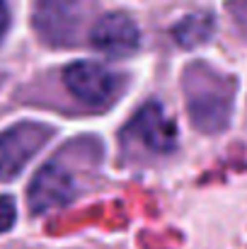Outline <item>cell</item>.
Wrapping results in <instances>:
<instances>
[{
    "instance_id": "6da1fadb",
    "label": "cell",
    "mask_w": 247,
    "mask_h": 249,
    "mask_svg": "<svg viewBox=\"0 0 247 249\" xmlns=\"http://www.w3.org/2000/svg\"><path fill=\"white\" fill-rule=\"evenodd\" d=\"M182 89L189 121L206 136L223 133L230 126L238 80L211 63L194 61L182 73Z\"/></svg>"
},
{
    "instance_id": "7a4b0ae2",
    "label": "cell",
    "mask_w": 247,
    "mask_h": 249,
    "mask_svg": "<svg viewBox=\"0 0 247 249\" xmlns=\"http://www.w3.org/2000/svg\"><path fill=\"white\" fill-rule=\"evenodd\" d=\"M54 126L41 121H19L0 131V181L19 177L22 169L54 138Z\"/></svg>"
},
{
    "instance_id": "3957f363",
    "label": "cell",
    "mask_w": 247,
    "mask_h": 249,
    "mask_svg": "<svg viewBox=\"0 0 247 249\" xmlns=\"http://www.w3.org/2000/svg\"><path fill=\"white\" fill-rule=\"evenodd\" d=\"M66 89L90 109H107L121 92V78L95 61H76L63 71Z\"/></svg>"
},
{
    "instance_id": "277c9868",
    "label": "cell",
    "mask_w": 247,
    "mask_h": 249,
    "mask_svg": "<svg viewBox=\"0 0 247 249\" xmlns=\"http://www.w3.org/2000/svg\"><path fill=\"white\" fill-rule=\"evenodd\" d=\"M124 138L141 145L151 155H170L177 148V124L167 116L163 104L148 102L126 124Z\"/></svg>"
},
{
    "instance_id": "5b68a950",
    "label": "cell",
    "mask_w": 247,
    "mask_h": 249,
    "mask_svg": "<svg viewBox=\"0 0 247 249\" xmlns=\"http://www.w3.org/2000/svg\"><path fill=\"white\" fill-rule=\"evenodd\" d=\"M32 24L46 46H73L82 24L76 0H37Z\"/></svg>"
},
{
    "instance_id": "8992f818",
    "label": "cell",
    "mask_w": 247,
    "mask_h": 249,
    "mask_svg": "<svg viewBox=\"0 0 247 249\" xmlns=\"http://www.w3.org/2000/svg\"><path fill=\"white\" fill-rule=\"evenodd\" d=\"M76 198V181L61 165H44L27 186V203L34 215L63 208Z\"/></svg>"
},
{
    "instance_id": "52a82bcc",
    "label": "cell",
    "mask_w": 247,
    "mask_h": 249,
    "mask_svg": "<svg viewBox=\"0 0 247 249\" xmlns=\"http://www.w3.org/2000/svg\"><path fill=\"white\" fill-rule=\"evenodd\" d=\"M90 44L114 58H126L138 51L141 32L126 12H107L90 29Z\"/></svg>"
},
{
    "instance_id": "ba28073f",
    "label": "cell",
    "mask_w": 247,
    "mask_h": 249,
    "mask_svg": "<svg viewBox=\"0 0 247 249\" xmlns=\"http://www.w3.org/2000/svg\"><path fill=\"white\" fill-rule=\"evenodd\" d=\"M213 32H216V17L211 12H191L172 27V39L182 49H196L206 44L213 36Z\"/></svg>"
},
{
    "instance_id": "9c48e42d",
    "label": "cell",
    "mask_w": 247,
    "mask_h": 249,
    "mask_svg": "<svg viewBox=\"0 0 247 249\" xmlns=\"http://www.w3.org/2000/svg\"><path fill=\"white\" fill-rule=\"evenodd\" d=\"M17 223V206L12 196H0V235L10 232Z\"/></svg>"
},
{
    "instance_id": "30bf717a",
    "label": "cell",
    "mask_w": 247,
    "mask_h": 249,
    "mask_svg": "<svg viewBox=\"0 0 247 249\" xmlns=\"http://www.w3.org/2000/svg\"><path fill=\"white\" fill-rule=\"evenodd\" d=\"M226 7H228L233 22L238 24V29L247 36V0H228Z\"/></svg>"
},
{
    "instance_id": "8fae6325",
    "label": "cell",
    "mask_w": 247,
    "mask_h": 249,
    "mask_svg": "<svg viewBox=\"0 0 247 249\" xmlns=\"http://www.w3.org/2000/svg\"><path fill=\"white\" fill-rule=\"evenodd\" d=\"M10 29V7H7V0H0V41L5 39Z\"/></svg>"
}]
</instances>
